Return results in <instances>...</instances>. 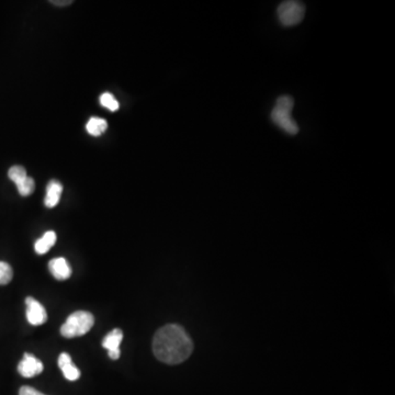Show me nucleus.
<instances>
[{
	"label": "nucleus",
	"instance_id": "obj_13",
	"mask_svg": "<svg viewBox=\"0 0 395 395\" xmlns=\"http://www.w3.org/2000/svg\"><path fill=\"white\" fill-rule=\"evenodd\" d=\"M107 127H108V122L102 118H91L86 125L88 133L93 137H100L101 134H104Z\"/></svg>",
	"mask_w": 395,
	"mask_h": 395
},
{
	"label": "nucleus",
	"instance_id": "obj_7",
	"mask_svg": "<svg viewBox=\"0 0 395 395\" xmlns=\"http://www.w3.org/2000/svg\"><path fill=\"white\" fill-rule=\"evenodd\" d=\"M123 341V333L120 328H114L102 341V346L108 350V355L112 360H118L121 355L120 345Z\"/></svg>",
	"mask_w": 395,
	"mask_h": 395
},
{
	"label": "nucleus",
	"instance_id": "obj_11",
	"mask_svg": "<svg viewBox=\"0 0 395 395\" xmlns=\"http://www.w3.org/2000/svg\"><path fill=\"white\" fill-rule=\"evenodd\" d=\"M63 186L60 181L51 180L47 187V196L44 200V204L47 208L56 207L62 196Z\"/></svg>",
	"mask_w": 395,
	"mask_h": 395
},
{
	"label": "nucleus",
	"instance_id": "obj_3",
	"mask_svg": "<svg viewBox=\"0 0 395 395\" xmlns=\"http://www.w3.org/2000/svg\"><path fill=\"white\" fill-rule=\"evenodd\" d=\"M95 318L93 314L85 311H77L68 316L61 327V334L65 339H75L87 334L93 328Z\"/></svg>",
	"mask_w": 395,
	"mask_h": 395
},
{
	"label": "nucleus",
	"instance_id": "obj_16",
	"mask_svg": "<svg viewBox=\"0 0 395 395\" xmlns=\"http://www.w3.org/2000/svg\"><path fill=\"white\" fill-rule=\"evenodd\" d=\"M19 395H45L43 393L39 392L31 387H22L19 391Z\"/></svg>",
	"mask_w": 395,
	"mask_h": 395
},
{
	"label": "nucleus",
	"instance_id": "obj_2",
	"mask_svg": "<svg viewBox=\"0 0 395 395\" xmlns=\"http://www.w3.org/2000/svg\"><path fill=\"white\" fill-rule=\"evenodd\" d=\"M293 108H295L293 98L288 95H282L277 99L270 114L274 124L289 135H297L299 133V125L292 118Z\"/></svg>",
	"mask_w": 395,
	"mask_h": 395
},
{
	"label": "nucleus",
	"instance_id": "obj_12",
	"mask_svg": "<svg viewBox=\"0 0 395 395\" xmlns=\"http://www.w3.org/2000/svg\"><path fill=\"white\" fill-rule=\"evenodd\" d=\"M56 233L53 232V231L45 233L40 240L36 242L34 248H36V254H39V255L47 254L56 243Z\"/></svg>",
	"mask_w": 395,
	"mask_h": 395
},
{
	"label": "nucleus",
	"instance_id": "obj_1",
	"mask_svg": "<svg viewBox=\"0 0 395 395\" xmlns=\"http://www.w3.org/2000/svg\"><path fill=\"white\" fill-rule=\"evenodd\" d=\"M194 351V343L184 327L168 324L156 332L153 339V353L160 362L178 364L188 359Z\"/></svg>",
	"mask_w": 395,
	"mask_h": 395
},
{
	"label": "nucleus",
	"instance_id": "obj_8",
	"mask_svg": "<svg viewBox=\"0 0 395 395\" xmlns=\"http://www.w3.org/2000/svg\"><path fill=\"white\" fill-rule=\"evenodd\" d=\"M43 364L41 360L36 359L31 354H24V359L18 366V371L22 377L33 378L43 371Z\"/></svg>",
	"mask_w": 395,
	"mask_h": 395
},
{
	"label": "nucleus",
	"instance_id": "obj_17",
	"mask_svg": "<svg viewBox=\"0 0 395 395\" xmlns=\"http://www.w3.org/2000/svg\"><path fill=\"white\" fill-rule=\"evenodd\" d=\"M51 3H54L55 6H68L72 3V1H51Z\"/></svg>",
	"mask_w": 395,
	"mask_h": 395
},
{
	"label": "nucleus",
	"instance_id": "obj_6",
	"mask_svg": "<svg viewBox=\"0 0 395 395\" xmlns=\"http://www.w3.org/2000/svg\"><path fill=\"white\" fill-rule=\"evenodd\" d=\"M26 320L33 326L42 325L47 320V310L41 303L38 302L33 297H28L26 299Z\"/></svg>",
	"mask_w": 395,
	"mask_h": 395
},
{
	"label": "nucleus",
	"instance_id": "obj_15",
	"mask_svg": "<svg viewBox=\"0 0 395 395\" xmlns=\"http://www.w3.org/2000/svg\"><path fill=\"white\" fill-rule=\"evenodd\" d=\"M101 106L109 109L110 111H116L119 109V102L110 93H104L100 97Z\"/></svg>",
	"mask_w": 395,
	"mask_h": 395
},
{
	"label": "nucleus",
	"instance_id": "obj_5",
	"mask_svg": "<svg viewBox=\"0 0 395 395\" xmlns=\"http://www.w3.org/2000/svg\"><path fill=\"white\" fill-rule=\"evenodd\" d=\"M8 177L16 184L21 196H28L33 194L34 188H36L33 178L26 175V169L22 166H13L9 169Z\"/></svg>",
	"mask_w": 395,
	"mask_h": 395
},
{
	"label": "nucleus",
	"instance_id": "obj_14",
	"mask_svg": "<svg viewBox=\"0 0 395 395\" xmlns=\"http://www.w3.org/2000/svg\"><path fill=\"white\" fill-rule=\"evenodd\" d=\"M13 272L10 265L5 261H0V286H6L13 280Z\"/></svg>",
	"mask_w": 395,
	"mask_h": 395
},
{
	"label": "nucleus",
	"instance_id": "obj_9",
	"mask_svg": "<svg viewBox=\"0 0 395 395\" xmlns=\"http://www.w3.org/2000/svg\"><path fill=\"white\" fill-rule=\"evenodd\" d=\"M49 272L57 280H68L72 276V269L68 261L62 257L49 261Z\"/></svg>",
	"mask_w": 395,
	"mask_h": 395
},
{
	"label": "nucleus",
	"instance_id": "obj_10",
	"mask_svg": "<svg viewBox=\"0 0 395 395\" xmlns=\"http://www.w3.org/2000/svg\"><path fill=\"white\" fill-rule=\"evenodd\" d=\"M59 367L62 370L63 375L68 381H76L79 379L80 371L75 364H72L70 355L63 353L59 357Z\"/></svg>",
	"mask_w": 395,
	"mask_h": 395
},
{
	"label": "nucleus",
	"instance_id": "obj_4",
	"mask_svg": "<svg viewBox=\"0 0 395 395\" xmlns=\"http://www.w3.org/2000/svg\"><path fill=\"white\" fill-rule=\"evenodd\" d=\"M305 6L297 0L282 1L277 9V17L284 26H295L304 19Z\"/></svg>",
	"mask_w": 395,
	"mask_h": 395
}]
</instances>
